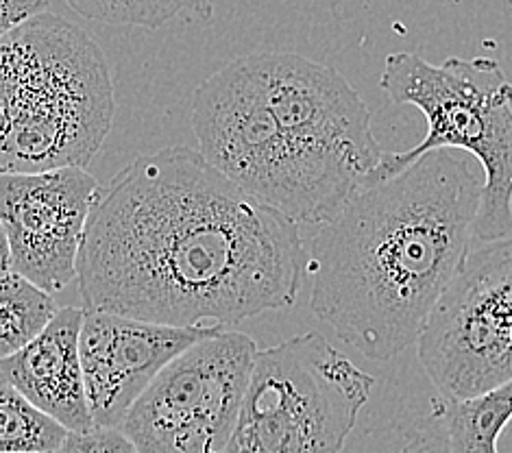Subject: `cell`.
<instances>
[{
  "instance_id": "5",
  "label": "cell",
  "mask_w": 512,
  "mask_h": 453,
  "mask_svg": "<svg viewBox=\"0 0 512 453\" xmlns=\"http://www.w3.org/2000/svg\"><path fill=\"white\" fill-rule=\"evenodd\" d=\"M199 153L253 199L297 225L332 216L362 181L303 153L266 107L247 57L207 77L192 99Z\"/></svg>"
},
{
  "instance_id": "19",
  "label": "cell",
  "mask_w": 512,
  "mask_h": 453,
  "mask_svg": "<svg viewBox=\"0 0 512 453\" xmlns=\"http://www.w3.org/2000/svg\"><path fill=\"white\" fill-rule=\"evenodd\" d=\"M9 268V257H7V244H5V236L3 229H0V271H7Z\"/></svg>"
},
{
  "instance_id": "2",
  "label": "cell",
  "mask_w": 512,
  "mask_h": 453,
  "mask_svg": "<svg viewBox=\"0 0 512 453\" xmlns=\"http://www.w3.org/2000/svg\"><path fill=\"white\" fill-rule=\"evenodd\" d=\"M482 183L458 151L364 181L308 247L312 314L373 362L417 345L473 251Z\"/></svg>"
},
{
  "instance_id": "1",
  "label": "cell",
  "mask_w": 512,
  "mask_h": 453,
  "mask_svg": "<svg viewBox=\"0 0 512 453\" xmlns=\"http://www.w3.org/2000/svg\"><path fill=\"white\" fill-rule=\"evenodd\" d=\"M306 275L295 220L190 146L133 159L101 188L77 266L83 310L207 329L290 308Z\"/></svg>"
},
{
  "instance_id": "7",
  "label": "cell",
  "mask_w": 512,
  "mask_h": 453,
  "mask_svg": "<svg viewBox=\"0 0 512 453\" xmlns=\"http://www.w3.org/2000/svg\"><path fill=\"white\" fill-rule=\"evenodd\" d=\"M417 347L445 401L473 399L512 382V238L469 253L436 301Z\"/></svg>"
},
{
  "instance_id": "13",
  "label": "cell",
  "mask_w": 512,
  "mask_h": 453,
  "mask_svg": "<svg viewBox=\"0 0 512 453\" xmlns=\"http://www.w3.org/2000/svg\"><path fill=\"white\" fill-rule=\"evenodd\" d=\"M449 453H499V436L512 421V382L491 393L465 399H443Z\"/></svg>"
},
{
  "instance_id": "18",
  "label": "cell",
  "mask_w": 512,
  "mask_h": 453,
  "mask_svg": "<svg viewBox=\"0 0 512 453\" xmlns=\"http://www.w3.org/2000/svg\"><path fill=\"white\" fill-rule=\"evenodd\" d=\"M51 0H0V40L31 18L46 14Z\"/></svg>"
},
{
  "instance_id": "8",
  "label": "cell",
  "mask_w": 512,
  "mask_h": 453,
  "mask_svg": "<svg viewBox=\"0 0 512 453\" xmlns=\"http://www.w3.org/2000/svg\"><path fill=\"white\" fill-rule=\"evenodd\" d=\"M255 340L223 329L170 360L118 430L138 453H223L245 399Z\"/></svg>"
},
{
  "instance_id": "6",
  "label": "cell",
  "mask_w": 512,
  "mask_h": 453,
  "mask_svg": "<svg viewBox=\"0 0 512 453\" xmlns=\"http://www.w3.org/2000/svg\"><path fill=\"white\" fill-rule=\"evenodd\" d=\"M373 386L323 334L258 349L223 453H340Z\"/></svg>"
},
{
  "instance_id": "16",
  "label": "cell",
  "mask_w": 512,
  "mask_h": 453,
  "mask_svg": "<svg viewBox=\"0 0 512 453\" xmlns=\"http://www.w3.org/2000/svg\"><path fill=\"white\" fill-rule=\"evenodd\" d=\"M66 3L88 20L144 29H160L181 14H192L203 20H210L214 14L212 0H66Z\"/></svg>"
},
{
  "instance_id": "17",
  "label": "cell",
  "mask_w": 512,
  "mask_h": 453,
  "mask_svg": "<svg viewBox=\"0 0 512 453\" xmlns=\"http://www.w3.org/2000/svg\"><path fill=\"white\" fill-rule=\"evenodd\" d=\"M62 453H138V449L120 430L92 427L90 432L68 434Z\"/></svg>"
},
{
  "instance_id": "3",
  "label": "cell",
  "mask_w": 512,
  "mask_h": 453,
  "mask_svg": "<svg viewBox=\"0 0 512 453\" xmlns=\"http://www.w3.org/2000/svg\"><path fill=\"white\" fill-rule=\"evenodd\" d=\"M114 114L107 59L77 24L46 11L0 40V175L88 168Z\"/></svg>"
},
{
  "instance_id": "10",
  "label": "cell",
  "mask_w": 512,
  "mask_h": 453,
  "mask_svg": "<svg viewBox=\"0 0 512 453\" xmlns=\"http://www.w3.org/2000/svg\"><path fill=\"white\" fill-rule=\"evenodd\" d=\"M101 183L85 168L0 175V229L9 268L48 295L77 281L79 253Z\"/></svg>"
},
{
  "instance_id": "11",
  "label": "cell",
  "mask_w": 512,
  "mask_h": 453,
  "mask_svg": "<svg viewBox=\"0 0 512 453\" xmlns=\"http://www.w3.org/2000/svg\"><path fill=\"white\" fill-rule=\"evenodd\" d=\"M216 332L223 329L168 327L83 310L79 355L94 427L118 430L155 375L179 353Z\"/></svg>"
},
{
  "instance_id": "12",
  "label": "cell",
  "mask_w": 512,
  "mask_h": 453,
  "mask_svg": "<svg viewBox=\"0 0 512 453\" xmlns=\"http://www.w3.org/2000/svg\"><path fill=\"white\" fill-rule=\"evenodd\" d=\"M81 321L83 308H62L38 338L0 360V379L70 434L94 427L79 355Z\"/></svg>"
},
{
  "instance_id": "20",
  "label": "cell",
  "mask_w": 512,
  "mask_h": 453,
  "mask_svg": "<svg viewBox=\"0 0 512 453\" xmlns=\"http://www.w3.org/2000/svg\"><path fill=\"white\" fill-rule=\"evenodd\" d=\"M57 453H62V451H57Z\"/></svg>"
},
{
  "instance_id": "4",
  "label": "cell",
  "mask_w": 512,
  "mask_h": 453,
  "mask_svg": "<svg viewBox=\"0 0 512 453\" xmlns=\"http://www.w3.org/2000/svg\"><path fill=\"white\" fill-rule=\"evenodd\" d=\"M380 88L397 105H412L428 120L425 138L404 153H384L367 177L380 181L432 151L469 153L484 183L475 238L497 242L512 231V83L491 57H449L441 66L417 53L384 61Z\"/></svg>"
},
{
  "instance_id": "9",
  "label": "cell",
  "mask_w": 512,
  "mask_h": 453,
  "mask_svg": "<svg viewBox=\"0 0 512 453\" xmlns=\"http://www.w3.org/2000/svg\"><path fill=\"white\" fill-rule=\"evenodd\" d=\"M266 107L299 149L362 183L382 162L371 112L353 85L319 61L295 53L245 55Z\"/></svg>"
},
{
  "instance_id": "14",
  "label": "cell",
  "mask_w": 512,
  "mask_h": 453,
  "mask_svg": "<svg viewBox=\"0 0 512 453\" xmlns=\"http://www.w3.org/2000/svg\"><path fill=\"white\" fill-rule=\"evenodd\" d=\"M57 312L53 295L11 268L0 271V360L38 338Z\"/></svg>"
},
{
  "instance_id": "15",
  "label": "cell",
  "mask_w": 512,
  "mask_h": 453,
  "mask_svg": "<svg viewBox=\"0 0 512 453\" xmlns=\"http://www.w3.org/2000/svg\"><path fill=\"white\" fill-rule=\"evenodd\" d=\"M68 430L0 379V453H57Z\"/></svg>"
}]
</instances>
